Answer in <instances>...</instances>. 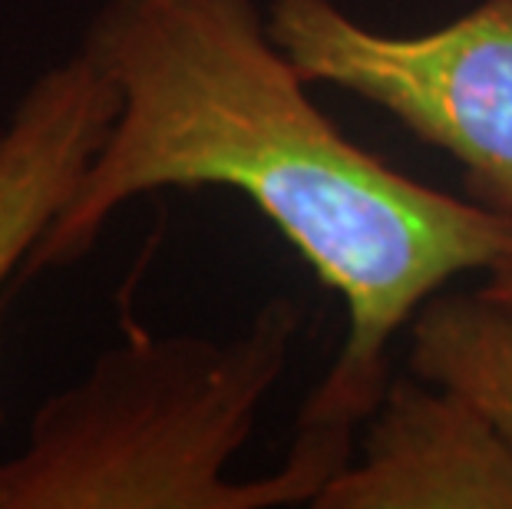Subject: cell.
Segmentation results:
<instances>
[{
  "mask_svg": "<svg viewBox=\"0 0 512 509\" xmlns=\"http://www.w3.org/2000/svg\"><path fill=\"white\" fill-rule=\"evenodd\" d=\"M86 53L119 116L17 281L90 252L129 199L225 186L288 238L347 311L344 348L298 427L354 430L387 391L390 344L456 275L512 252V225L357 146L308 96L258 0H103Z\"/></svg>",
  "mask_w": 512,
  "mask_h": 509,
  "instance_id": "obj_1",
  "label": "cell"
},
{
  "mask_svg": "<svg viewBox=\"0 0 512 509\" xmlns=\"http://www.w3.org/2000/svg\"><path fill=\"white\" fill-rule=\"evenodd\" d=\"M301 318L291 298H271L232 341L139 331L103 351L0 460V509L311 506L351 460L354 430L298 427L278 473L225 476L288 371Z\"/></svg>",
  "mask_w": 512,
  "mask_h": 509,
  "instance_id": "obj_2",
  "label": "cell"
},
{
  "mask_svg": "<svg viewBox=\"0 0 512 509\" xmlns=\"http://www.w3.org/2000/svg\"><path fill=\"white\" fill-rule=\"evenodd\" d=\"M268 34L328 83L460 166L463 196L512 225V0H479L430 34H380L334 0H268Z\"/></svg>",
  "mask_w": 512,
  "mask_h": 509,
  "instance_id": "obj_3",
  "label": "cell"
},
{
  "mask_svg": "<svg viewBox=\"0 0 512 509\" xmlns=\"http://www.w3.org/2000/svg\"><path fill=\"white\" fill-rule=\"evenodd\" d=\"M314 509H512V447L460 394L423 377L387 384Z\"/></svg>",
  "mask_w": 512,
  "mask_h": 509,
  "instance_id": "obj_4",
  "label": "cell"
},
{
  "mask_svg": "<svg viewBox=\"0 0 512 509\" xmlns=\"http://www.w3.org/2000/svg\"><path fill=\"white\" fill-rule=\"evenodd\" d=\"M119 116L106 73L76 50L27 86L0 126V288L73 199Z\"/></svg>",
  "mask_w": 512,
  "mask_h": 509,
  "instance_id": "obj_5",
  "label": "cell"
},
{
  "mask_svg": "<svg viewBox=\"0 0 512 509\" xmlns=\"http://www.w3.org/2000/svg\"><path fill=\"white\" fill-rule=\"evenodd\" d=\"M410 374L446 387L512 447V308L483 291H437L407 324Z\"/></svg>",
  "mask_w": 512,
  "mask_h": 509,
  "instance_id": "obj_6",
  "label": "cell"
},
{
  "mask_svg": "<svg viewBox=\"0 0 512 509\" xmlns=\"http://www.w3.org/2000/svg\"><path fill=\"white\" fill-rule=\"evenodd\" d=\"M486 298L499 301V305L512 308V252H506L499 262L486 272V285L479 288Z\"/></svg>",
  "mask_w": 512,
  "mask_h": 509,
  "instance_id": "obj_7",
  "label": "cell"
}]
</instances>
